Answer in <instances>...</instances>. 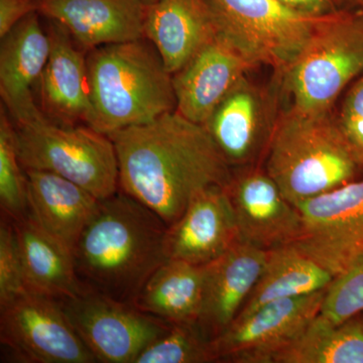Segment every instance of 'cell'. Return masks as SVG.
Wrapping results in <instances>:
<instances>
[{"instance_id": "1", "label": "cell", "mask_w": 363, "mask_h": 363, "mask_svg": "<svg viewBox=\"0 0 363 363\" xmlns=\"http://www.w3.org/2000/svg\"><path fill=\"white\" fill-rule=\"evenodd\" d=\"M118 161L119 190L150 208L168 226L212 187H228L233 173L203 124L172 111L152 123L108 135Z\"/></svg>"}, {"instance_id": "2", "label": "cell", "mask_w": 363, "mask_h": 363, "mask_svg": "<svg viewBox=\"0 0 363 363\" xmlns=\"http://www.w3.org/2000/svg\"><path fill=\"white\" fill-rule=\"evenodd\" d=\"M168 225L121 190L101 200L73 250L86 290L135 305L143 286L166 262Z\"/></svg>"}, {"instance_id": "3", "label": "cell", "mask_w": 363, "mask_h": 363, "mask_svg": "<svg viewBox=\"0 0 363 363\" xmlns=\"http://www.w3.org/2000/svg\"><path fill=\"white\" fill-rule=\"evenodd\" d=\"M88 83L93 130L109 135L176 111L173 75L147 39L90 51Z\"/></svg>"}, {"instance_id": "4", "label": "cell", "mask_w": 363, "mask_h": 363, "mask_svg": "<svg viewBox=\"0 0 363 363\" xmlns=\"http://www.w3.org/2000/svg\"><path fill=\"white\" fill-rule=\"evenodd\" d=\"M359 166L330 113L291 108L272 128L264 171L294 205L350 183Z\"/></svg>"}, {"instance_id": "5", "label": "cell", "mask_w": 363, "mask_h": 363, "mask_svg": "<svg viewBox=\"0 0 363 363\" xmlns=\"http://www.w3.org/2000/svg\"><path fill=\"white\" fill-rule=\"evenodd\" d=\"M14 130L23 169L57 174L99 200L118 192V161L108 135L86 124L55 123L43 111L30 121L14 124Z\"/></svg>"}, {"instance_id": "6", "label": "cell", "mask_w": 363, "mask_h": 363, "mask_svg": "<svg viewBox=\"0 0 363 363\" xmlns=\"http://www.w3.org/2000/svg\"><path fill=\"white\" fill-rule=\"evenodd\" d=\"M362 73L363 14H326L285 72L292 108L307 114L330 113L344 88Z\"/></svg>"}, {"instance_id": "7", "label": "cell", "mask_w": 363, "mask_h": 363, "mask_svg": "<svg viewBox=\"0 0 363 363\" xmlns=\"http://www.w3.org/2000/svg\"><path fill=\"white\" fill-rule=\"evenodd\" d=\"M225 38L255 67L285 74L324 16L301 13L278 0H210Z\"/></svg>"}, {"instance_id": "8", "label": "cell", "mask_w": 363, "mask_h": 363, "mask_svg": "<svg viewBox=\"0 0 363 363\" xmlns=\"http://www.w3.org/2000/svg\"><path fill=\"white\" fill-rule=\"evenodd\" d=\"M0 342L13 362H97L59 303L30 292L0 307Z\"/></svg>"}, {"instance_id": "9", "label": "cell", "mask_w": 363, "mask_h": 363, "mask_svg": "<svg viewBox=\"0 0 363 363\" xmlns=\"http://www.w3.org/2000/svg\"><path fill=\"white\" fill-rule=\"evenodd\" d=\"M57 302L97 362L135 363L172 325L89 290Z\"/></svg>"}, {"instance_id": "10", "label": "cell", "mask_w": 363, "mask_h": 363, "mask_svg": "<svg viewBox=\"0 0 363 363\" xmlns=\"http://www.w3.org/2000/svg\"><path fill=\"white\" fill-rule=\"evenodd\" d=\"M302 230L293 247L333 274L363 250V178L298 202Z\"/></svg>"}, {"instance_id": "11", "label": "cell", "mask_w": 363, "mask_h": 363, "mask_svg": "<svg viewBox=\"0 0 363 363\" xmlns=\"http://www.w3.org/2000/svg\"><path fill=\"white\" fill-rule=\"evenodd\" d=\"M326 290L274 301L236 318L214 340L219 362L274 363L320 314Z\"/></svg>"}, {"instance_id": "12", "label": "cell", "mask_w": 363, "mask_h": 363, "mask_svg": "<svg viewBox=\"0 0 363 363\" xmlns=\"http://www.w3.org/2000/svg\"><path fill=\"white\" fill-rule=\"evenodd\" d=\"M227 191L235 214L238 240L269 252L298 240L302 230L300 212L266 171L253 169L233 175Z\"/></svg>"}, {"instance_id": "13", "label": "cell", "mask_w": 363, "mask_h": 363, "mask_svg": "<svg viewBox=\"0 0 363 363\" xmlns=\"http://www.w3.org/2000/svg\"><path fill=\"white\" fill-rule=\"evenodd\" d=\"M255 67L219 35L174 74L176 111L205 125L224 98Z\"/></svg>"}, {"instance_id": "14", "label": "cell", "mask_w": 363, "mask_h": 363, "mask_svg": "<svg viewBox=\"0 0 363 363\" xmlns=\"http://www.w3.org/2000/svg\"><path fill=\"white\" fill-rule=\"evenodd\" d=\"M238 241V224L227 187H212L196 196L180 218L168 226L164 250L168 259L204 266Z\"/></svg>"}, {"instance_id": "15", "label": "cell", "mask_w": 363, "mask_h": 363, "mask_svg": "<svg viewBox=\"0 0 363 363\" xmlns=\"http://www.w3.org/2000/svg\"><path fill=\"white\" fill-rule=\"evenodd\" d=\"M149 4L143 0H40L39 13L82 50L145 39Z\"/></svg>"}, {"instance_id": "16", "label": "cell", "mask_w": 363, "mask_h": 363, "mask_svg": "<svg viewBox=\"0 0 363 363\" xmlns=\"http://www.w3.org/2000/svg\"><path fill=\"white\" fill-rule=\"evenodd\" d=\"M267 255V250L238 240L206 264L197 325L208 338L215 340L238 316L259 281Z\"/></svg>"}, {"instance_id": "17", "label": "cell", "mask_w": 363, "mask_h": 363, "mask_svg": "<svg viewBox=\"0 0 363 363\" xmlns=\"http://www.w3.org/2000/svg\"><path fill=\"white\" fill-rule=\"evenodd\" d=\"M50 54L51 40L38 13L26 16L1 39L0 95L16 123L42 112L33 99V88L40 81Z\"/></svg>"}, {"instance_id": "18", "label": "cell", "mask_w": 363, "mask_h": 363, "mask_svg": "<svg viewBox=\"0 0 363 363\" xmlns=\"http://www.w3.org/2000/svg\"><path fill=\"white\" fill-rule=\"evenodd\" d=\"M210 0H157L149 4L145 39L174 75L219 35Z\"/></svg>"}, {"instance_id": "19", "label": "cell", "mask_w": 363, "mask_h": 363, "mask_svg": "<svg viewBox=\"0 0 363 363\" xmlns=\"http://www.w3.org/2000/svg\"><path fill=\"white\" fill-rule=\"evenodd\" d=\"M51 54L39 81L42 111L63 125H89L92 117L87 61L63 26L51 21Z\"/></svg>"}, {"instance_id": "20", "label": "cell", "mask_w": 363, "mask_h": 363, "mask_svg": "<svg viewBox=\"0 0 363 363\" xmlns=\"http://www.w3.org/2000/svg\"><path fill=\"white\" fill-rule=\"evenodd\" d=\"M28 215L73 255L79 238L101 200L63 177L25 169Z\"/></svg>"}, {"instance_id": "21", "label": "cell", "mask_w": 363, "mask_h": 363, "mask_svg": "<svg viewBox=\"0 0 363 363\" xmlns=\"http://www.w3.org/2000/svg\"><path fill=\"white\" fill-rule=\"evenodd\" d=\"M13 223L26 292L60 301L87 291L78 278L70 250L43 230L30 215Z\"/></svg>"}, {"instance_id": "22", "label": "cell", "mask_w": 363, "mask_h": 363, "mask_svg": "<svg viewBox=\"0 0 363 363\" xmlns=\"http://www.w3.org/2000/svg\"><path fill=\"white\" fill-rule=\"evenodd\" d=\"M214 142L230 166L253 161L267 147L272 131H267L257 91L243 78L205 123Z\"/></svg>"}, {"instance_id": "23", "label": "cell", "mask_w": 363, "mask_h": 363, "mask_svg": "<svg viewBox=\"0 0 363 363\" xmlns=\"http://www.w3.org/2000/svg\"><path fill=\"white\" fill-rule=\"evenodd\" d=\"M206 264L167 259L143 286L135 306L171 324H197L201 312Z\"/></svg>"}, {"instance_id": "24", "label": "cell", "mask_w": 363, "mask_h": 363, "mask_svg": "<svg viewBox=\"0 0 363 363\" xmlns=\"http://www.w3.org/2000/svg\"><path fill=\"white\" fill-rule=\"evenodd\" d=\"M333 279L330 272L293 245L269 250L259 281L238 317L274 301L325 290Z\"/></svg>"}, {"instance_id": "25", "label": "cell", "mask_w": 363, "mask_h": 363, "mask_svg": "<svg viewBox=\"0 0 363 363\" xmlns=\"http://www.w3.org/2000/svg\"><path fill=\"white\" fill-rule=\"evenodd\" d=\"M334 323L319 314L274 363H363V321Z\"/></svg>"}, {"instance_id": "26", "label": "cell", "mask_w": 363, "mask_h": 363, "mask_svg": "<svg viewBox=\"0 0 363 363\" xmlns=\"http://www.w3.org/2000/svg\"><path fill=\"white\" fill-rule=\"evenodd\" d=\"M219 362L214 340L197 324H172L168 330L150 344L135 363Z\"/></svg>"}, {"instance_id": "27", "label": "cell", "mask_w": 363, "mask_h": 363, "mask_svg": "<svg viewBox=\"0 0 363 363\" xmlns=\"http://www.w3.org/2000/svg\"><path fill=\"white\" fill-rule=\"evenodd\" d=\"M0 206L13 220L28 215L25 169L16 150L14 124L4 108L0 113Z\"/></svg>"}, {"instance_id": "28", "label": "cell", "mask_w": 363, "mask_h": 363, "mask_svg": "<svg viewBox=\"0 0 363 363\" xmlns=\"http://www.w3.org/2000/svg\"><path fill=\"white\" fill-rule=\"evenodd\" d=\"M362 312L363 250L327 288L320 314L342 323Z\"/></svg>"}, {"instance_id": "29", "label": "cell", "mask_w": 363, "mask_h": 363, "mask_svg": "<svg viewBox=\"0 0 363 363\" xmlns=\"http://www.w3.org/2000/svg\"><path fill=\"white\" fill-rule=\"evenodd\" d=\"M26 292L23 257L13 219L1 213L0 221V307Z\"/></svg>"}, {"instance_id": "30", "label": "cell", "mask_w": 363, "mask_h": 363, "mask_svg": "<svg viewBox=\"0 0 363 363\" xmlns=\"http://www.w3.org/2000/svg\"><path fill=\"white\" fill-rule=\"evenodd\" d=\"M337 121L351 149L363 164V76L346 95Z\"/></svg>"}, {"instance_id": "31", "label": "cell", "mask_w": 363, "mask_h": 363, "mask_svg": "<svg viewBox=\"0 0 363 363\" xmlns=\"http://www.w3.org/2000/svg\"><path fill=\"white\" fill-rule=\"evenodd\" d=\"M40 0H0V38H4L26 16L39 13Z\"/></svg>"}, {"instance_id": "32", "label": "cell", "mask_w": 363, "mask_h": 363, "mask_svg": "<svg viewBox=\"0 0 363 363\" xmlns=\"http://www.w3.org/2000/svg\"><path fill=\"white\" fill-rule=\"evenodd\" d=\"M278 1L310 16H326L337 11L334 0H278Z\"/></svg>"}, {"instance_id": "33", "label": "cell", "mask_w": 363, "mask_h": 363, "mask_svg": "<svg viewBox=\"0 0 363 363\" xmlns=\"http://www.w3.org/2000/svg\"><path fill=\"white\" fill-rule=\"evenodd\" d=\"M350 1L351 4H354V6L360 7V9H362L363 11V0H350Z\"/></svg>"}, {"instance_id": "34", "label": "cell", "mask_w": 363, "mask_h": 363, "mask_svg": "<svg viewBox=\"0 0 363 363\" xmlns=\"http://www.w3.org/2000/svg\"><path fill=\"white\" fill-rule=\"evenodd\" d=\"M143 1L147 4H155V2L157 1V0H143Z\"/></svg>"}]
</instances>
